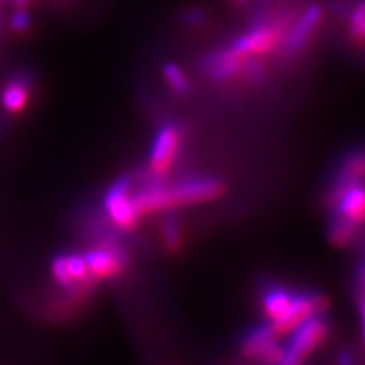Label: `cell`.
I'll list each match as a JSON object with an SVG mask.
<instances>
[{"mask_svg":"<svg viewBox=\"0 0 365 365\" xmlns=\"http://www.w3.org/2000/svg\"><path fill=\"white\" fill-rule=\"evenodd\" d=\"M329 306V300L322 294H311V295H294L292 302L276 322H271L276 332L280 335L291 334L292 330L300 326L307 318L314 315H319L324 312Z\"/></svg>","mask_w":365,"mask_h":365,"instance_id":"cell-4","label":"cell"},{"mask_svg":"<svg viewBox=\"0 0 365 365\" xmlns=\"http://www.w3.org/2000/svg\"><path fill=\"white\" fill-rule=\"evenodd\" d=\"M350 36L353 40H364V28H365V0L359 2L350 16Z\"/></svg>","mask_w":365,"mask_h":365,"instance_id":"cell-18","label":"cell"},{"mask_svg":"<svg viewBox=\"0 0 365 365\" xmlns=\"http://www.w3.org/2000/svg\"><path fill=\"white\" fill-rule=\"evenodd\" d=\"M165 244L169 250H178L181 245V228L175 218H169L163 225Z\"/></svg>","mask_w":365,"mask_h":365,"instance_id":"cell-19","label":"cell"},{"mask_svg":"<svg viewBox=\"0 0 365 365\" xmlns=\"http://www.w3.org/2000/svg\"><path fill=\"white\" fill-rule=\"evenodd\" d=\"M361 312H362V326H364V339H365V299L361 306Z\"/></svg>","mask_w":365,"mask_h":365,"instance_id":"cell-26","label":"cell"},{"mask_svg":"<svg viewBox=\"0 0 365 365\" xmlns=\"http://www.w3.org/2000/svg\"><path fill=\"white\" fill-rule=\"evenodd\" d=\"M247 60L248 58H242L228 48L205 56L202 66L216 81H228L245 71Z\"/></svg>","mask_w":365,"mask_h":365,"instance_id":"cell-8","label":"cell"},{"mask_svg":"<svg viewBox=\"0 0 365 365\" xmlns=\"http://www.w3.org/2000/svg\"><path fill=\"white\" fill-rule=\"evenodd\" d=\"M110 220L123 230H130L140 220L134 198L131 197V178L123 175L113 182L104 200Z\"/></svg>","mask_w":365,"mask_h":365,"instance_id":"cell-2","label":"cell"},{"mask_svg":"<svg viewBox=\"0 0 365 365\" xmlns=\"http://www.w3.org/2000/svg\"><path fill=\"white\" fill-rule=\"evenodd\" d=\"M283 37V28L277 23H262L244 36L235 40L230 49L242 58H251L255 55H264L274 51L280 44Z\"/></svg>","mask_w":365,"mask_h":365,"instance_id":"cell-3","label":"cell"},{"mask_svg":"<svg viewBox=\"0 0 365 365\" xmlns=\"http://www.w3.org/2000/svg\"><path fill=\"white\" fill-rule=\"evenodd\" d=\"M137 210L140 215L151 213V212H160L173 207V201H170L169 189L163 186H154L143 190L140 195L134 198Z\"/></svg>","mask_w":365,"mask_h":365,"instance_id":"cell-13","label":"cell"},{"mask_svg":"<svg viewBox=\"0 0 365 365\" xmlns=\"http://www.w3.org/2000/svg\"><path fill=\"white\" fill-rule=\"evenodd\" d=\"M88 271L96 277H113L123 268V259L119 253L107 248L90 250L84 255Z\"/></svg>","mask_w":365,"mask_h":365,"instance_id":"cell-10","label":"cell"},{"mask_svg":"<svg viewBox=\"0 0 365 365\" xmlns=\"http://www.w3.org/2000/svg\"><path fill=\"white\" fill-rule=\"evenodd\" d=\"M11 26L17 32H25L31 26V16L23 8H19L11 19Z\"/></svg>","mask_w":365,"mask_h":365,"instance_id":"cell-22","label":"cell"},{"mask_svg":"<svg viewBox=\"0 0 365 365\" xmlns=\"http://www.w3.org/2000/svg\"><path fill=\"white\" fill-rule=\"evenodd\" d=\"M182 20H185L187 25H200V23L205 20V11L201 8L187 9L185 16H182Z\"/></svg>","mask_w":365,"mask_h":365,"instance_id":"cell-23","label":"cell"},{"mask_svg":"<svg viewBox=\"0 0 365 365\" xmlns=\"http://www.w3.org/2000/svg\"><path fill=\"white\" fill-rule=\"evenodd\" d=\"M233 2L237 4V5H244V4L247 2V0H233Z\"/></svg>","mask_w":365,"mask_h":365,"instance_id":"cell-27","label":"cell"},{"mask_svg":"<svg viewBox=\"0 0 365 365\" xmlns=\"http://www.w3.org/2000/svg\"><path fill=\"white\" fill-rule=\"evenodd\" d=\"M292 297L287 289L274 288L269 289L264 297V311L271 322H276L292 302Z\"/></svg>","mask_w":365,"mask_h":365,"instance_id":"cell-14","label":"cell"},{"mask_svg":"<svg viewBox=\"0 0 365 365\" xmlns=\"http://www.w3.org/2000/svg\"><path fill=\"white\" fill-rule=\"evenodd\" d=\"M29 2H31V0H14V5L17 8H25Z\"/></svg>","mask_w":365,"mask_h":365,"instance_id":"cell-25","label":"cell"},{"mask_svg":"<svg viewBox=\"0 0 365 365\" xmlns=\"http://www.w3.org/2000/svg\"><path fill=\"white\" fill-rule=\"evenodd\" d=\"M222 192L224 186L221 181L213 178H195L180 182L178 186L169 189V195L173 207H178V205L212 201L221 197Z\"/></svg>","mask_w":365,"mask_h":365,"instance_id":"cell-5","label":"cell"},{"mask_svg":"<svg viewBox=\"0 0 365 365\" xmlns=\"http://www.w3.org/2000/svg\"><path fill=\"white\" fill-rule=\"evenodd\" d=\"M355 230H356V224L342 218V216H338V218L332 222V225H330V241H332L335 245L344 247L351 241L353 236H355Z\"/></svg>","mask_w":365,"mask_h":365,"instance_id":"cell-15","label":"cell"},{"mask_svg":"<svg viewBox=\"0 0 365 365\" xmlns=\"http://www.w3.org/2000/svg\"><path fill=\"white\" fill-rule=\"evenodd\" d=\"M163 76L169 87L173 88L178 95H186L189 91V79L181 71L180 66L174 63H168L163 66Z\"/></svg>","mask_w":365,"mask_h":365,"instance_id":"cell-16","label":"cell"},{"mask_svg":"<svg viewBox=\"0 0 365 365\" xmlns=\"http://www.w3.org/2000/svg\"><path fill=\"white\" fill-rule=\"evenodd\" d=\"M323 20V9L319 5H311L295 23L289 36L284 40V49L288 53L302 51L315 34Z\"/></svg>","mask_w":365,"mask_h":365,"instance_id":"cell-7","label":"cell"},{"mask_svg":"<svg viewBox=\"0 0 365 365\" xmlns=\"http://www.w3.org/2000/svg\"><path fill=\"white\" fill-rule=\"evenodd\" d=\"M52 274L56 279V282L61 283L63 287H71V284L73 283L71 272H68V269H67L66 256H63V255L52 262Z\"/></svg>","mask_w":365,"mask_h":365,"instance_id":"cell-21","label":"cell"},{"mask_svg":"<svg viewBox=\"0 0 365 365\" xmlns=\"http://www.w3.org/2000/svg\"><path fill=\"white\" fill-rule=\"evenodd\" d=\"M67 269L71 272L73 280H84L88 274V268L86 264V259L81 255H71L66 257Z\"/></svg>","mask_w":365,"mask_h":365,"instance_id":"cell-20","label":"cell"},{"mask_svg":"<svg viewBox=\"0 0 365 365\" xmlns=\"http://www.w3.org/2000/svg\"><path fill=\"white\" fill-rule=\"evenodd\" d=\"M291 339L284 347L282 364L295 365L302 364L312 355V351L319 347V344L327 336V323L319 315L307 318L300 326H297L291 332Z\"/></svg>","mask_w":365,"mask_h":365,"instance_id":"cell-1","label":"cell"},{"mask_svg":"<svg viewBox=\"0 0 365 365\" xmlns=\"http://www.w3.org/2000/svg\"><path fill=\"white\" fill-rule=\"evenodd\" d=\"M338 213L353 224L365 222V187L350 182L338 195Z\"/></svg>","mask_w":365,"mask_h":365,"instance_id":"cell-9","label":"cell"},{"mask_svg":"<svg viewBox=\"0 0 365 365\" xmlns=\"http://www.w3.org/2000/svg\"><path fill=\"white\" fill-rule=\"evenodd\" d=\"M362 36H364V38H365V28H364V34H362Z\"/></svg>","mask_w":365,"mask_h":365,"instance_id":"cell-28","label":"cell"},{"mask_svg":"<svg viewBox=\"0 0 365 365\" xmlns=\"http://www.w3.org/2000/svg\"><path fill=\"white\" fill-rule=\"evenodd\" d=\"M359 287H361V291L365 294V265L361 268V272H359Z\"/></svg>","mask_w":365,"mask_h":365,"instance_id":"cell-24","label":"cell"},{"mask_svg":"<svg viewBox=\"0 0 365 365\" xmlns=\"http://www.w3.org/2000/svg\"><path fill=\"white\" fill-rule=\"evenodd\" d=\"M364 174H365V157L364 155L353 157L346 163L344 170H342V181H344L342 185L347 186L350 182H355Z\"/></svg>","mask_w":365,"mask_h":365,"instance_id":"cell-17","label":"cell"},{"mask_svg":"<svg viewBox=\"0 0 365 365\" xmlns=\"http://www.w3.org/2000/svg\"><path fill=\"white\" fill-rule=\"evenodd\" d=\"M279 334L274 329L272 323L262 326L259 329H255L253 332H250L247 338L242 342V351L245 356L259 359L262 353H264L271 344L277 341Z\"/></svg>","mask_w":365,"mask_h":365,"instance_id":"cell-11","label":"cell"},{"mask_svg":"<svg viewBox=\"0 0 365 365\" xmlns=\"http://www.w3.org/2000/svg\"><path fill=\"white\" fill-rule=\"evenodd\" d=\"M180 146V131L173 123H166L155 134L150 166L155 175H163L173 166Z\"/></svg>","mask_w":365,"mask_h":365,"instance_id":"cell-6","label":"cell"},{"mask_svg":"<svg viewBox=\"0 0 365 365\" xmlns=\"http://www.w3.org/2000/svg\"><path fill=\"white\" fill-rule=\"evenodd\" d=\"M31 83L25 76H17L2 91V106L11 113H19L26 107Z\"/></svg>","mask_w":365,"mask_h":365,"instance_id":"cell-12","label":"cell"}]
</instances>
